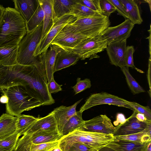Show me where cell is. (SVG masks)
I'll return each instance as SVG.
<instances>
[{
	"label": "cell",
	"mask_w": 151,
	"mask_h": 151,
	"mask_svg": "<svg viewBox=\"0 0 151 151\" xmlns=\"http://www.w3.org/2000/svg\"><path fill=\"white\" fill-rule=\"evenodd\" d=\"M151 56H150L149 59L148 68L147 71V79L149 86L150 90H151Z\"/></svg>",
	"instance_id": "cell-45"
},
{
	"label": "cell",
	"mask_w": 151,
	"mask_h": 151,
	"mask_svg": "<svg viewBox=\"0 0 151 151\" xmlns=\"http://www.w3.org/2000/svg\"><path fill=\"white\" fill-rule=\"evenodd\" d=\"M134 24L129 19L114 27H108L101 34L108 45L112 42L127 39L129 37Z\"/></svg>",
	"instance_id": "cell-12"
},
{
	"label": "cell",
	"mask_w": 151,
	"mask_h": 151,
	"mask_svg": "<svg viewBox=\"0 0 151 151\" xmlns=\"http://www.w3.org/2000/svg\"><path fill=\"white\" fill-rule=\"evenodd\" d=\"M5 8L2 5H0V22L2 17Z\"/></svg>",
	"instance_id": "cell-48"
},
{
	"label": "cell",
	"mask_w": 151,
	"mask_h": 151,
	"mask_svg": "<svg viewBox=\"0 0 151 151\" xmlns=\"http://www.w3.org/2000/svg\"><path fill=\"white\" fill-rule=\"evenodd\" d=\"M38 1L44 13L42 39L49 32L54 23V17L52 8L53 0H38Z\"/></svg>",
	"instance_id": "cell-23"
},
{
	"label": "cell",
	"mask_w": 151,
	"mask_h": 151,
	"mask_svg": "<svg viewBox=\"0 0 151 151\" xmlns=\"http://www.w3.org/2000/svg\"><path fill=\"white\" fill-rule=\"evenodd\" d=\"M18 45L0 47V65H12L17 64Z\"/></svg>",
	"instance_id": "cell-24"
},
{
	"label": "cell",
	"mask_w": 151,
	"mask_h": 151,
	"mask_svg": "<svg viewBox=\"0 0 151 151\" xmlns=\"http://www.w3.org/2000/svg\"><path fill=\"white\" fill-rule=\"evenodd\" d=\"M109 17L101 14L80 19H77L70 23L77 31L89 37L101 34L110 25Z\"/></svg>",
	"instance_id": "cell-6"
},
{
	"label": "cell",
	"mask_w": 151,
	"mask_h": 151,
	"mask_svg": "<svg viewBox=\"0 0 151 151\" xmlns=\"http://www.w3.org/2000/svg\"><path fill=\"white\" fill-rule=\"evenodd\" d=\"M76 0H53L52 8L54 19L71 14Z\"/></svg>",
	"instance_id": "cell-25"
},
{
	"label": "cell",
	"mask_w": 151,
	"mask_h": 151,
	"mask_svg": "<svg viewBox=\"0 0 151 151\" xmlns=\"http://www.w3.org/2000/svg\"><path fill=\"white\" fill-rule=\"evenodd\" d=\"M135 117L136 119L139 121L142 122H151L143 114L139 113L137 112Z\"/></svg>",
	"instance_id": "cell-44"
},
{
	"label": "cell",
	"mask_w": 151,
	"mask_h": 151,
	"mask_svg": "<svg viewBox=\"0 0 151 151\" xmlns=\"http://www.w3.org/2000/svg\"><path fill=\"white\" fill-rule=\"evenodd\" d=\"M49 47L48 50L40 54L48 83L54 77V69L57 56L62 49L52 44Z\"/></svg>",
	"instance_id": "cell-16"
},
{
	"label": "cell",
	"mask_w": 151,
	"mask_h": 151,
	"mask_svg": "<svg viewBox=\"0 0 151 151\" xmlns=\"http://www.w3.org/2000/svg\"><path fill=\"white\" fill-rule=\"evenodd\" d=\"M53 151V150H51V151Z\"/></svg>",
	"instance_id": "cell-54"
},
{
	"label": "cell",
	"mask_w": 151,
	"mask_h": 151,
	"mask_svg": "<svg viewBox=\"0 0 151 151\" xmlns=\"http://www.w3.org/2000/svg\"><path fill=\"white\" fill-rule=\"evenodd\" d=\"M78 129L88 132L113 134L115 127L106 115L101 114L89 120L84 121L83 124Z\"/></svg>",
	"instance_id": "cell-13"
},
{
	"label": "cell",
	"mask_w": 151,
	"mask_h": 151,
	"mask_svg": "<svg viewBox=\"0 0 151 151\" xmlns=\"http://www.w3.org/2000/svg\"><path fill=\"white\" fill-rule=\"evenodd\" d=\"M14 9L25 20L26 23L30 19L37 9L38 0H13Z\"/></svg>",
	"instance_id": "cell-19"
},
{
	"label": "cell",
	"mask_w": 151,
	"mask_h": 151,
	"mask_svg": "<svg viewBox=\"0 0 151 151\" xmlns=\"http://www.w3.org/2000/svg\"><path fill=\"white\" fill-rule=\"evenodd\" d=\"M121 69L125 76L127 85L133 94H136L145 92L132 76L129 72V67L125 66Z\"/></svg>",
	"instance_id": "cell-33"
},
{
	"label": "cell",
	"mask_w": 151,
	"mask_h": 151,
	"mask_svg": "<svg viewBox=\"0 0 151 151\" xmlns=\"http://www.w3.org/2000/svg\"><path fill=\"white\" fill-rule=\"evenodd\" d=\"M125 9L129 19L134 24H140L143 22L137 3L133 0H120Z\"/></svg>",
	"instance_id": "cell-26"
},
{
	"label": "cell",
	"mask_w": 151,
	"mask_h": 151,
	"mask_svg": "<svg viewBox=\"0 0 151 151\" xmlns=\"http://www.w3.org/2000/svg\"><path fill=\"white\" fill-rule=\"evenodd\" d=\"M2 93L8 98L6 104V113L15 116L24 111L43 106L42 103L31 96L20 86H15L3 89Z\"/></svg>",
	"instance_id": "cell-3"
},
{
	"label": "cell",
	"mask_w": 151,
	"mask_h": 151,
	"mask_svg": "<svg viewBox=\"0 0 151 151\" xmlns=\"http://www.w3.org/2000/svg\"><path fill=\"white\" fill-rule=\"evenodd\" d=\"M77 2L86 6L91 10L102 15L100 7L99 0H76Z\"/></svg>",
	"instance_id": "cell-39"
},
{
	"label": "cell",
	"mask_w": 151,
	"mask_h": 151,
	"mask_svg": "<svg viewBox=\"0 0 151 151\" xmlns=\"http://www.w3.org/2000/svg\"><path fill=\"white\" fill-rule=\"evenodd\" d=\"M35 135H50L59 133L56 121L52 112L37 119L31 125L23 134ZM60 134V133H59Z\"/></svg>",
	"instance_id": "cell-11"
},
{
	"label": "cell",
	"mask_w": 151,
	"mask_h": 151,
	"mask_svg": "<svg viewBox=\"0 0 151 151\" xmlns=\"http://www.w3.org/2000/svg\"><path fill=\"white\" fill-rule=\"evenodd\" d=\"M21 151H27L25 150V149H23L21 150Z\"/></svg>",
	"instance_id": "cell-53"
},
{
	"label": "cell",
	"mask_w": 151,
	"mask_h": 151,
	"mask_svg": "<svg viewBox=\"0 0 151 151\" xmlns=\"http://www.w3.org/2000/svg\"><path fill=\"white\" fill-rule=\"evenodd\" d=\"M43 22L34 30L27 33L19 43L17 58L18 64L32 65L37 60L38 56L36 57L35 54L42 39Z\"/></svg>",
	"instance_id": "cell-5"
},
{
	"label": "cell",
	"mask_w": 151,
	"mask_h": 151,
	"mask_svg": "<svg viewBox=\"0 0 151 151\" xmlns=\"http://www.w3.org/2000/svg\"><path fill=\"white\" fill-rule=\"evenodd\" d=\"M47 83L40 55L33 65H0V87L3 89L14 86H22L43 106L50 105L55 102L47 90Z\"/></svg>",
	"instance_id": "cell-1"
},
{
	"label": "cell",
	"mask_w": 151,
	"mask_h": 151,
	"mask_svg": "<svg viewBox=\"0 0 151 151\" xmlns=\"http://www.w3.org/2000/svg\"><path fill=\"white\" fill-rule=\"evenodd\" d=\"M17 117L8 113L0 116V140L8 137L17 131Z\"/></svg>",
	"instance_id": "cell-22"
},
{
	"label": "cell",
	"mask_w": 151,
	"mask_h": 151,
	"mask_svg": "<svg viewBox=\"0 0 151 151\" xmlns=\"http://www.w3.org/2000/svg\"><path fill=\"white\" fill-rule=\"evenodd\" d=\"M53 151H62L59 147L53 150Z\"/></svg>",
	"instance_id": "cell-51"
},
{
	"label": "cell",
	"mask_w": 151,
	"mask_h": 151,
	"mask_svg": "<svg viewBox=\"0 0 151 151\" xmlns=\"http://www.w3.org/2000/svg\"><path fill=\"white\" fill-rule=\"evenodd\" d=\"M76 2L73 6L71 14L76 17L77 19L86 18L101 14L77 2L76 1Z\"/></svg>",
	"instance_id": "cell-31"
},
{
	"label": "cell",
	"mask_w": 151,
	"mask_h": 151,
	"mask_svg": "<svg viewBox=\"0 0 151 151\" xmlns=\"http://www.w3.org/2000/svg\"><path fill=\"white\" fill-rule=\"evenodd\" d=\"M151 122L148 123L143 131L136 133L124 136H114L115 138L142 143L151 141Z\"/></svg>",
	"instance_id": "cell-27"
},
{
	"label": "cell",
	"mask_w": 151,
	"mask_h": 151,
	"mask_svg": "<svg viewBox=\"0 0 151 151\" xmlns=\"http://www.w3.org/2000/svg\"><path fill=\"white\" fill-rule=\"evenodd\" d=\"M98 151H116L115 150L111 148L106 146H104L99 150Z\"/></svg>",
	"instance_id": "cell-47"
},
{
	"label": "cell",
	"mask_w": 151,
	"mask_h": 151,
	"mask_svg": "<svg viewBox=\"0 0 151 151\" xmlns=\"http://www.w3.org/2000/svg\"><path fill=\"white\" fill-rule=\"evenodd\" d=\"M108 45L106 41L101 35L86 39L78 43L69 51H72L79 56L80 59L83 60L99 58L98 53L103 51Z\"/></svg>",
	"instance_id": "cell-7"
},
{
	"label": "cell",
	"mask_w": 151,
	"mask_h": 151,
	"mask_svg": "<svg viewBox=\"0 0 151 151\" xmlns=\"http://www.w3.org/2000/svg\"><path fill=\"white\" fill-rule=\"evenodd\" d=\"M70 23L60 30L53 39L51 44L56 45L64 50L69 51L80 42L89 38L76 31Z\"/></svg>",
	"instance_id": "cell-8"
},
{
	"label": "cell",
	"mask_w": 151,
	"mask_h": 151,
	"mask_svg": "<svg viewBox=\"0 0 151 151\" xmlns=\"http://www.w3.org/2000/svg\"><path fill=\"white\" fill-rule=\"evenodd\" d=\"M145 1L147 3L149 4L150 10L151 9V1L150 0H145Z\"/></svg>",
	"instance_id": "cell-50"
},
{
	"label": "cell",
	"mask_w": 151,
	"mask_h": 151,
	"mask_svg": "<svg viewBox=\"0 0 151 151\" xmlns=\"http://www.w3.org/2000/svg\"><path fill=\"white\" fill-rule=\"evenodd\" d=\"M8 98L5 94L2 95L0 98V102L2 104H6L8 102Z\"/></svg>",
	"instance_id": "cell-46"
},
{
	"label": "cell",
	"mask_w": 151,
	"mask_h": 151,
	"mask_svg": "<svg viewBox=\"0 0 151 151\" xmlns=\"http://www.w3.org/2000/svg\"><path fill=\"white\" fill-rule=\"evenodd\" d=\"M59 140L40 144L29 143L19 147L15 151H21L23 149L27 151H50L59 147Z\"/></svg>",
	"instance_id": "cell-29"
},
{
	"label": "cell",
	"mask_w": 151,
	"mask_h": 151,
	"mask_svg": "<svg viewBox=\"0 0 151 151\" xmlns=\"http://www.w3.org/2000/svg\"><path fill=\"white\" fill-rule=\"evenodd\" d=\"M17 117V130L21 131V135H23L25 130L38 119L33 116L24 114H21Z\"/></svg>",
	"instance_id": "cell-34"
},
{
	"label": "cell",
	"mask_w": 151,
	"mask_h": 151,
	"mask_svg": "<svg viewBox=\"0 0 151 151\" xmlns=\"http://www.w3.org/2000/svg\"><path fill=\"white\" fill-rule=\"evenodd\" d=\"M82 100V99H81L70 106H61L55 109L52 111L56 121L60 134H62L63 129L66 122L76 113V106Z\"/></svg>",
	"instance_id": "cell-17"
},
{
	"label": "cell",
	"mask_w": 151,
	"mask_h": 151,
	"mask_svg": "<svg viewBox=\"0 0 151 151\" xmlns=\"http://www.w3.org/2000/svg\"><path fill=\"white\" fill-rule=\"evenodd\" d=\"M125 101L137 112L143 114L147 119L151 121V110L148 106H144L134 102L124 99Z\"/></svg>",
	"instance_id": "cell-37"
},
{
	"label": "cell",
	"mask_w": 151,
	"mask_h": 151,
	"mask_svg": "<svg viewBox=\"0 0 151 151\" xmlns=\"http://www.w3.org/2000/svg\"><path fill=\"white\" fill-rule=\"evenodd\" d=\"M146 151H151V142H150L147 146Z\"/></svg>",
	"instance_id": "cell-49"
},
{
	"label": "cell",
	"mask_w": 151,
	"mask_h": 151,
	"mask_svg": "<svg viewBox=\"0 0 151 151\" xmlns=\"http://www.w3.org/2000/svg\"><path fill=\"white\" fill-rule=\"evenodd\" d=\"M150 142L142 143L115 138L106 146L116 151H146Z\"/></svg>",
	"instance_id": "cell-20"
},
{
	"label": "cell",
	"mask_w": 151,
	"mask_h": 151,
	"mask_svg": "<svg viewBox=\"0 0 151 151\" xmlns=\"http://www.w3.org/2000/svg\"><path fill=\"white\" fill-rule=\"evenodd\" d=\"M127 39L112 42L106 49L110 63L121 68L126 66L124 60Z\"/></svg>",
	"instance_id": "cell-15"
},
{
	"label": "cell",
	"mask_w": 151,
	"mask_h": 151,
	"mask_svg": "<svg viewBox=\"0 0 151 151\" xmlns=\"http://www.w3.org/2000/svg\"><path fill=\"white\" fill-rule=\"evenodd\" d=\"M114 138L112 134L88 132L78 129L63 136L59 140V145L78 142L98 150L113 141Z\"/></svg>",
	"instance_id": "cell-4"
},
{
	"label": "cell",
	"mask_w": 151,
	"mask_h": 151,
	"mask_svg": "<svg viewBox=\"0 0 151 151\" xmlns=\"http://www.w3.org/2000/svg\"><path fill=\"white\" fill-rule=\"evenodd\" d=\"M76 81V84L72 87L75 92V95L89 88L91 86V81L88 78L81 80L80 78H78Z\"/></svg>",
	"instance_id": "cell-38"
},
{
	"label": "cell",
	"mask_w": 151,
	"mask_h": 151,
	"mask_svg": "<svg viewBox=\"0 0 151 151\" xmlns=\"http://www.w3.org/2000/svg\"><path fill=\"white\" fill-rule=\"evenodd\" d=\"M83 112L76 111L65 124L62 133L63 136H65L80 127L84 123L82 117Z\"/></svg>",
	"instance_id": "cell-28"
},
{
	"label": "cell",
	"mask_w": 151,
	"mask_h": 151,
	"mask_svg": "<svg viewBox=\"0 0 151 151\" xmlns=\"http://www.w3.org/2000/svg\"><path fill=\"white\" fill-rule=\"evenodd\" d=\"M17 131L11 136L0 140V151H15L19 139L22 136Z\"/></svg>",
	"instance_id": "cell-30"
},
{
	"label": "cell",
	"mask_w": 151,
	"mask_h": 151,
	"mask_svg": "<svg viewBox=\"0 0 151 151\" xmlns=\"http://www.w3.org/2000/svg\"><path fill=\"white\" fill-rule=\"evenodd\" d=\"M137 112L134 110L132 115L126 119L124 123L116 127L113 135L116 136L128 135L144 130L146 128L147 124L151 122H146L138 121L135 117Z\"/></svg>",
	"instance_id": "cell-14"
},
{
	"label": "cell",
	"mask_w": 151,
	"mask_h": 151,
	"mask_svg": "<svg viewBox=\"0 0 151 151\" xmlns=\"http://www.w3.org/2000/svg\"><path fill=\"white\" fill-rule=\"evenodd\" d=\"M59 147L62 151H98L94 148L78 142L59 145Z\"/></svg>",
	"instance_id": "cell-35"
},
{
	"label": "cell",
	"mask_w": 151,
	"mask_h": 151,
	"mask_svg": "<svg viewBox=\"0 0 151 151\" xmlns=\"http://www.w3.org/2000/svg\"><path fill=\"white\" fill-rule=\"evenodd\" d=\"M103 104L114 105L134 109L124 101V99L118 96L105 92L91 94L86 100L79 111L83 112L93 106Z\"/></svg>",
	"instance_id": "cell-9"
},
{
	"label": "cell",
	"mask_w": 151,
	"mask_h": 151,
	"mask_svg": "<svg viewBox=\"0 0 151 151\" xmlns=\"http://www.w3.org/2000/svg\"><path fill=\"white\" fill-rule=\"evenodd\" d=\"M115 7L119 14L124 18L129 19L127 13L120 0H108Z\"/></svg>",
	"instance_id": "cell-41"
},
{
	"label": "cell",
	"mask_w": 151,
	"mask_h": 151,
	"mask_svg": "<svg viewBox=\"0 0 151 151\" xmlns=\"http://www.w3.org/2000/svg\"><path fill=\"white\" fill-rule=\"evenodd\" d=\"M44 13L43 9L39 5L29 20L26 23L27 33L30 32L37 27L43 22Z\"/></svg>",
	"instance_id": "cell-32"
},
{
	"label": "cell",
	"mask_w": 151,
	"mask_h": 151,
	"mask_svg": "<svg viewBox=\"0 0 151 151\" xmlns=\"http://www.w3.org/2000/svg\"><path fill=\"white\" fill-rule=\"evenodd\" d=\"M63 136L59 133L50 135H35L25 133L19 139L15 150L29 143L40 144L55 142L59 140Z\"/></svg>",
	"instance_id": "cell-18"
},
{
	"label": "cell",
	"mask_w": 151,
	"mask_h": 151,
	"mask_svg": "<svg viewBox=\"0 0 151 151\" xmlns=\"http://www.w3.org/2000/svg\"><path fill=\"white\" fill-rule=\"evenodd\" d=\"M126 118L124 115L121 113H118L116 116V120L114 121L113 124L115 126H117L119 125L122 124L124 123L126 121Z\"/></svg>",
	"instance_id": "cell-43"
},
{
	"label": "cell",
	"mask_w": 151,
	"mask_h": 151,
	"mask_svg": "<svg viewBox=\"0 0 151 151\" xmlns=\"http://www.w3.org/2000/svg\"><path fill=\"white\" fill-rule=\"evenodd\" d=\"M79 59L77 54L61 49L57 56L54 73L76 64Z\"/></svg>",
	"instance_id": "cell-21"
},
{
	"label": "cell",
	"mask_w": 151,
	"mask_h": 151,
	"mask_svg": "<svg viewBox=\"0 0 151 151\" xmlns=\"http://www.w3.org/2000/svg\"><path fill=\"white\" fill-rule=\"evenodd\" d=\"M77 17L72 14H68L59 18L54 19L53 25L47 34L41 40L35 56L37 57L47 50L53 39L67 24L74 22Z\"/></svg>",
	"instance_id": "cell-10"
},
{
	"label": "cell",
	"mask_w": 151,
	"mask_h": 151,
	"mask_svg": "<svg viewBox=\"0 0 151 151\" xmlns=\"http://www.w3.org/2000/svg\"><path fill=\"white\" fill-rule=\"evenodd\" d=\"M135 50L133 46H128L126 47L124 56L126 66L134 69L139 73H144L143 71L136 68L134 65L133 54Z\"/></svg>",
	"instance_id": "cell-36"
},
{
	"label": "cell",
	"mask_w": 151,
	"mask_h": 151,
	"mask_svg": "<svg viewBox=\"0 0 151 151\" xmlns=\"http://www.w3.org/2000/svg\"><path fill=\"white\" fill-rule=\"evenodd\" d=\"M3 89L0 87V93L2 92Z\"/></svg>",
	"instance_id": "cell-52"
},
{
	"label": "cell",
	"mask_w": 151,
	"mask_h": 151,
	"mask_svg": "<svg viewBox=\"0 0 151 151\" xmlns=\"http://www.w3.org/2000/svg\"><path fill=\"white\" fill-rule=\"evenodd\" d=\"M27 34L26 22L20 13L6 8L0 22V47L19 45Z\"/></svg>",
	"instance_id": "cell-2"
},
{
	"label": "cell",
	"mask_w": 151,
	"mask_h": 151,
	"mask_svg": "<svg viewBox=\"0 0 151 151\" xmlns=\"http://www.w3.org/2000/svg\"><path fill=\"white\" fill-rule=\"evenodd\" d=\"M62 86V85H59L55 81L53 77L50 81L48 83L47 87L49 93L51 94L61 91Z\"/></svg>",
	"instance_id": "cell-42"
},
{
	"label": "cell",
	"mask_w": 151,
	"mask_h": 151,
	"mask_svg": "<svg viewBox=\"0 0 151 151\" xmlns=\"http://www.w3.org/2000/svg\"><path fill=\"white\" fill-rule=\"evenodd\" d=\"M99 3L103 15L109 17L112 13L116 11L114 6L108 0H99Z\"/></svg>",
	"instance_id": "cell-40"
}]
</instances>
